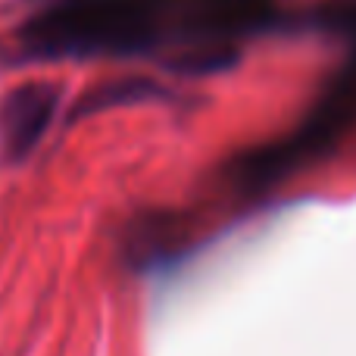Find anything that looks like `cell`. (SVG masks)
<instances>
[{"mask_svg": "<svg viewBox=\"0 0 356 356\" xmlns=\"http://www.w3.org/2000/svg\"><path fill=\"white\" fill-rule=\"evenodd\" d=\"M22 41L47 60L131 56L166 41L194 50V0H60L25 25Z\"/></svg>", "mask_w": 356, "mask_h": 356, "instance_id": "obj_1", "label": "cell"}, {"mask_svg": "<svg viewBox=\"0 0 356 356\" xmlns=\"http://www.w3.org/2000/svg\"><path fill=\"white\" fill-rule=\"evenodd\" d=\"M60 104V91L44 81L19 85L0 104V154L3 160H25L44 138Z\"/></svg>", "mask_w": 356, "mask_h": 356, "instance_id": "obj_3", "label": "cell"}, {"mask_svg": "<svg viewBox=\"0 0 356 356\" xmlns=\"http://www.w3.org/2000/svg\"><path fill=\"white\" fill-rule=\"evenodd\" d=\"M325 25L350 38V54L332 75V81L322 88L307 119L288 138L257 147L238 160L234 172L244 191H266L297 175L309 163L332 154L341 138L356 125V3L332 6L325 13Z\"/></svg>", "mask_w": 356, "mask_h": 356, "instance_id": "obj_2", "label": "cell"}]
</instances>
